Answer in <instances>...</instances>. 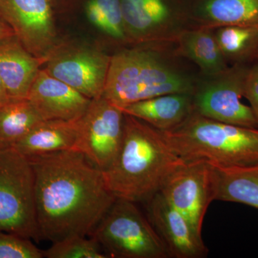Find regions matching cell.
I'll return each instance as SVG.
<instances>
[{
	"label": "cell",
	"instance_id": "obj_16",
	"mask_svg": "<svg viewBox=\"0 0 258 258\" xmlns=\"http://www.w3.org/2000/svg\"><path fill=\"white\" fill-rule=\"evenodd\" d=\"M186 5L192 27H258V0H192Z\"/></svg>",
	"mask_w": 258,
	"mask_h": 258
},
{
	"label": "cell",
	"instance_id": "obj_25",
	"mask_svg": "<svg viewBox=\"0 0 258 258\" xmlns=\"http://www.w3.org/2000/svg\"><path fill=\"white\" fill-rule=\"evenodd\" d=\"M43 251L30 239L10 232H0V258H42Z\"/></svg>",
	"mask_w": 258,
	"mask_h": 258
},
{
	"label": "cell",
	"instance_id": "obj_8",
	"mask_svg": "<svg viewBox=\"0 0 258 258\" xmlns=\"http://www.w3.org/2000/svg\"><path fill=\"white\" fill-rule=\"evenodd\" d=\"M128 41L171 45L191 28L187 5L179 0H120Z\"/></svg>",
	"mask_w": 258,
	"mask_h": 258
},
{
	"label": "cell",
	"instance_id": "obj_11",
	"mask_svg": "<svg viewBox=\"0 0 258 258\" xmlns=\"http://www.w3.org/2000/svg\"><path fill=\"white\" fill-rule=\"evenodd\" d=\"M0 19L37 58L45 60L55 49L56 30L51 0H0Z\"/></svg>",
	"mask_w": 258,
	"mask_h": 258
},
{
	"label": "cell",
	"instance_id": "obj_9",
	"mask_svg": "<svg viewBox=\"0 0 258 258\" xmlns=\"http://www.w3.org/2000/svg\"><path fill=\"white\" fill-rule=\"evenodd\" d=\"M217 189L215 166L200 159L185 161L166 179L160 192L202 235L209 206L216 200Z\"/></svg>",
	"mask_w": 258,
	"mask_h": 258
},
{
	"label": "cell",
	"instance_id": "obj_27",
	"mask_svg": "<svg viewBox=\"0 0 258 258\" xmlns=\"http://www.w3.org/2000/svg\"><path fill=\"white\" fill-rule=\"evenodd\" d=\"M15 35L14 32L11 28L5 23L2 19H0V40Z\"/></svg>",
	"mask_w": 258,
	"mask_h": 258
},
{
	"label": "cell",
	"instance_id": "obj_18",
	"mask_svg": "<svg viewBox=\"0 0 258 258\" xmlns=\"http://www.w3.org/2000/svg\"><path fill=\"white\" fill-rule=\"evenodd\" d=\"M81 118L42 120L30 129L15 144L14 148L27 158L76 149L81 129Z\"/></svg>",
	"mask_w": 258,
	"mask_h": 258
},
{
	"label": "cell",
	"instance_id": "obj_10",
	"mask_svg": "<svg viewBox=\"0 0 258 258\" xmlns=\"http://www.w3.org/2000/svg\"><path fill=\"white\" fill-rule=\"evenodd\" d=\"M124 113L103 96L93 99L81 118L76 150L104 171L118 156L123 141Z\"/></svg>",
	"mask_w": 258,
	"mask_h": 258
},
{
	"label": "cell",
	"instance_id": "obj_17",
	"mask_svg": "<svg viewBox=\"0 0 258 258\" xmlns=\"http://www.w3.org/2000/svg\"><path fill=\"white\" fill-rule=\"evenodd\" d=\"M160 132L181 125L194 112L191 93H170L137 102L120 108Z\"/></svg>",
	"mask_w": 258,
	"mask_h": 258
},
{
	"label": "cell",
	"instance_id": "obj_7",
	"mask_svg": "<svg viewBox=\"0 0 258 258\" xmlns=\"http://www.w3.org/2000/svg\"><path fill=\"white\" fill-rule=\"evenodd\" d=\"M252 64H232L212 76L200 75L192 93L194 112L222 123L258 128L252 108L241 101Z\"/></svg>",
	"mask_w": 258,
	"mask_h": 258
},
{
	"label": "cell",
	"instance_id": "obj_20",
	"mask_svg": "<svg viewBox=\"0 0 258 258\" xmlns=\"http://www.w3.org/2000/svg\"><path fill=\"white\" fill-rule=\"evenodd\" d=\"M216 200L247 205L258 210V163L217 167Z\"/></svg>",
	"mask_w": 258,
	"mask_h": 258
},
{
	"label": "cell",
	"instance_id": "obj_26",
	"mask_svg": "<svg viewBox=\"0 0 258 258\" xmlns=\"http://www.w3.org/2000/svg\"><path fill=\"white\" fill-rule=\"evenodd\" d=\"M244 98L249 101L258 121V62L252 64L244 85Z\"/></svg>",
	"mask_w": 258,
	"mask_h": 258
},
{
	"label": "cell",
	"instance_id": "obj_4",
	"mask_svg": "<svg viewBox=\"0 0 258 258\" xmlns=\"http://www.w3.org/2000/svg\"><path fill=\"white\" fill-rule=\"evenodd\" d=\"M161 132L185 161L203 159L217 167L258 163V128L222 123L193 112L179 126Z\"/></svg>",
	"mask_w": 258,
	"mask_h": 258
},
{
	"label": "cell",
	"instance_id": "obj_19",
	"mask_svg": "<svg viewBox=\"0 0 258 258\" xmlns=\"http://www.w3.org/2000/svg\"><path fill=\"white\" fill-rule=\"evenodd\" d=\"M176 55L198 66L202 76L225 71L229 64L222 55L214 29L191 27L180 34L174 43Z\"/></svg>",
	"mask_w": 258,
	"mask_h": 258
},
{
	"label": "cell",
	"instance_id": "obj_2",
	"mask_svg": "<svg viewBox=\"0 0 258 258\" xmlns=\"http://www.w3.org/2000/svg\"><path fill=\"white\" fill-rule=\"evenodd\" d=\"M123 141L111 167L103 171L108 189L117 198L148 201L185 162L160 131L124 113Z\"/></svg>",
	"mask_w": 258,
	"mask_h": 258
},
{
	"label": "cell",
	"instance_id": "obj_14",
	"mask_svg": "<svg viewBox=\"0 0 258 258\" xmlns=\"http://www.w3.org/2000/svg\"><path fill=\"white\" fill-rule=\"evenodd\" d=\"M28 100L42 120H79L92 101L45 70L39 71Z\"/></svg>",
	"mask_w": 258,
	"mask_h": 258
},
{
	"label": "cell",
	"instance_id": "obj_24",
	"mask_svg": "<svg viewBox=\"0 0 258 258\" xmlns=\"http://www.w3.org/2000/svg\"><path fill=\"white\" fill-rule=\"evenodd\" d=\"M100 244L93 237L74 236L53 242L52 246L43 251L47 258H106Z\"/></svg>",
	"mask_w": 258,
	"mask_h": 258
},
{
	"label": "cell",
	"instance_id": "obj_15",
	"mask_svg": "<svg viewBox=\"0 0 258 258\" xmlns=\"http://www.w3.org/2000/svg\"><path fill=\"white\" fill-rule=\"evenodd\" d=\"M42 61L15 35L0 40V78L11 101L28 99Z\"/></svg>",
	"mask_w": 258,
	"mask_h": 258
},
{
	"label": "cell",
	"instance_id": "obj_28",
	"mask_svg": "<svg viewBox=\"0 0 258 258\" xmlns=\"http://www.w3.org/2000/svg\"><path fill=\"white\" fill-rule=\"evenodd\" d=\"M10 101H11V99H10L9 95L7 92L4 83L0 78V107L5 106Z\"/></svg>",
	"mask_w": 258,
	"mask_h": 258
},
{
	"label": "cell",
	"instance_id": "obj_5",
	"mask_svg": "<svg viewBox=\"0 0 258 258\" xmlns=\"http://www.w3.org/2000/svg\"><path fill=\"white\" fill-rule=\"evenodd\" d=\"M89 237L108 257L169 258L165 244L137 203L117 198Z\"/></svg>",
	"mask_w": 258,
	"mask_h": 258
},
{
	"label": "cell",
	"instance_id": "obj_13",
	"mask_svg": "<svg viewBox=\"0 0 258 258\" xmlns=\"http://www.w3.org/2000/svg\"><path fill=\"white\" fill-rule=\"evenodd\" d=\"M147 203V217L165 244L170 257L203 258L208 248L188 219L159 191Z\"/></svg>",
	"mask_w": 258,
	"mask_h": 258
},
{
	"label": "cell",
	"instance_id": "obj_12",
	"mask_svg": "<svg viewBox=\"0 0 258 258\" xmlns=\"http://www.w3.org/2000/svg\"><path fill=\"white\" fill-rule=\"evenodd\" d=\"M45 71L90 99L103 96L111 57L91 49L75 47L47 56Z\"/></svg>",
	"mask_w": 258,
	"mask_h": 258
},
{
	"label": "cell",
	"instance_id": "obj_1",
	"mask_svg": "<svg viewBox=\"0 0 258 258\" xmlns=\"http://www.w3.org/2000/svg\"><path fill=\"white\" fill-rule=\"evenodd\" d=\"M35 175L40 240L52 243L89 236L117 198L103 171L76 149L28 158Z\"/></svg>",
	"mask_w": 258,
	"mask_h": 258
},
{
	"label": "cell",
	"instance_id": "obj_21",
	"mask_svg": "<svg viewBox=\"0 0 258 258\" xmlns=\"http://www.w3.org/2000/svg\"><path fill=\"white\" fill-rule=\"evenodd\" d=\"M214 31L229 66L258 62V27L224 26Z\"/></svg>",
	"mask_w": 258,
	"mask_h": 258
},
{
	"label": "cell",
	"instance_id": "obj_22",
	"mask_svg": "<svg viewBox=\"0 0 258 258\" xmlns=\"http://www.w3.org/2000/svg\"><path fill=\"white\" fill-rule=\"evenodd\" d=\"M43 120L28 99L0 107V149L14 148L24 136Z\"/></svg>",
	"mask_w": 258,
	"mask_h": 258
},
{
	"label": "cell",
	"instance_id": "obj_6",
	"mask_svg": "<svg viewBox=\"0 0 258 258\" xmlns=\"http://www.w3.org/2000/svg\"><path fill=\"white\" fill-rule=\"evenodd\" d=\"M40 240L35 175L28 158L15 148L0 149V232Z\"/></svg>",
	"mask_w": 258,
	"mask_h": 258
},
{
	"label": "cell",
	"instance_id": "obj_23",
	"mask_svg": "<svg viewBox=\"0 0 258 258\" xmlns=\"http://www.w3.org/2000/svg\"><path fill=\"white\" fill-rule=\"evenodd\" d=\"M86 14L91 23L108 36L128 41L120 0H90Z\"/></svg>",
	"mask_w": 258,
	"mask_h": 258
},
{
	"label": "cell",
	"instance_id": "obj_3",
	"mask_svg": "<svg viewBox=\"0 0 258 258\" xmlns=\"http://www.w3.org/2000/svg\"><path fill=\"white\" fill-rule=\"evenodd\" d=\"M171 45H148L111 56L103 98L122 108L162 95L192 94L200 75L178 62Z\"/></svg>",
	"mask_w": 258,
	"mask_h": 258
}]
</instances>
